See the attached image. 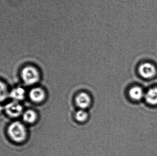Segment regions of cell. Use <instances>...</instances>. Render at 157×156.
<instances>
[{
	"label": "cell",
	"mask_w": 157,
	"mask_h": 156,
	"mask_svg": "<svg viewBox=\"0 0 157 156\" xmlns=\"http://www.w3.org/2000/svg\"><path fill=\"white\" fill-rule=\"evenodd\" d=\"M7 133L13 141L17 143L24 142L27 136L25 126L19 122H13L9 125L7 128Z\"/></svg>",
	"instance_id": "6da1fadb"
},
{
	"label": "cell",
	"mask_w": 157,
	"mask_h": 156,
	"mask_svg": "<svg viewBox=\"0 0 157 156\" xmlns=\"http://www.w3.org/2000/svg\"><path fill=\"white\" fill-rule=\"evenodd\" d=\"M21 76L24 83L27 85H34L39 80V72L34 66H27L23 68Z\"/></svg>",
	"instance_id": "7a4b0ae2"
},
{
	"label": "cell",
	"mask_w": 157,
	"mask_h": 156,
	"mask_svg": "<svg viewBox=\"0 0 157 156\" xmlns=\"http://www.w3.org/2000/svg\"><path fill=\"white\" fill-rule=\"evenodd\" d=\"M4 109L7 114L12 118H16L23 113V107L18 102L16 101L7 103Z\"/></svg>",
	"instance_id": "3957f363"
},
{
	"label": "cell",
	"mask_w": 157,
	"mask_h": 156,
	"mask_svg": "<svg viewBox=\"0 0 157 156\" xmlns=\"http://www.w3.org/2000/svg\"><path fill=\"white\" fill-rule=\"evenodd\" d=\"M138 71L141 76L145 78H153L156 73L155 66L149 63H145L140 65Z\"/></svg>",
	"instance_id": "277c9868"
},
{
	"label": "cell",
	"mask_w": 157,
	"mask_h": 156,
	"mask_svg": "<svg viewBox=\"0 0 157 156\" xmlns=\"http://www.w3.org/2000/svg\"><path fill=\"white\" fill-rule=\"evenodd\" d=\"M30 100L35 103H39L44 100L46 97L44 91L40 88H34L29 92Z\"/></svg>",
	"instance_id": "5b68a950"
},
{
	"label": "cell",
	"mask_w": 157,
	"mask_h": 156,
	"mask_svg": "<svg viewBox=\"0 0 157 156\" xmlns=\"http://www.w3.org/2000/svg\"><path fill=\"white\" fill-rule=\"evenodd\" d=\"M77 106L82 110L87 108L90 104V98L86 93H81L78 94L75 99Z\"/></svg>",
	"instance_id": "8992f818"
},
{
	"label": "cell",
	"mask_w": 157,
	"mask_h": 156,
	"mask_svg": "<svg viewBox=\"0 0 157 156\" xmlns=\"http://www.w3.org/2000/svg\"><path fill=\"white\" fill-rule=\"evenodd\" d=\"M25 91L22 87H17L13 89L10 93L9 96L14 101L18 102L24 100L25 97Z\"/></svg>",
	"instance_id": "52a82bcc"
},
{
	"label": "cell",
	"mask_w": 157,
	"mask_h": 156,
	"mask_svg": "<svg viewBox=\"0 0 157 156\" xmlns=\"http://www.w3.org/2000/svg\"><path fill=\"white\" fill-rule=\"evenodd\" d=\"M146 101L151 105L157 104V88L150 89L145 95Z\"/></svg>",
	"instance_id": "ba28073f"
},
{
	"label": "cell",
	"mask_w": 157,
	"mask_h": 156,
	"mask_svg": "<svg viewBox=\"0 0 157 156\" xmlns=\"http://www.w3.org/2000/svg\"><path fill=\"white\" fill-rule=\"evenodd\" d=\"M129 93L130 97L135 100H141L144 95L143 89L140 87L137 86L130 89Z\"/></svg>",
	"instance_id": "9c48e42d"
},
{
	"label": "cell",
	"mask_w": 157,
	"mask_h": 156,
	"mask_svg": "<svg viewBox=\"0 0 157 156\" xmlns=\"http://www.w3.org/2000/svg\"><path fill=\"white\" fill-rule=\"evenodd\" d=\"M36 114L32 110H28L23 114V120L27 123H33L36 122Z\"/></svg>",
	"instance_id": "30bf717a"
},
{
	"label": "cell",
	"mask_w": 157,
	"mask_h": 156,
	"mask_svg": "<svg viewBox=\"0 0 157 156\" xmlns=\"http://www.w3.org/2000/svg\"><path fill=\"white\" fill-rule=\"evenodd\" d=\"M9 95L6 85L0 81V103L5 100Z\"/></svg>",
	"instance_id": "8fae6325"
},
{
	"label": "cell",
	"mask_w": 157,
	"mask_h": 156,
	"mask_svg": "<svg viewBox=\"0 0 157 156\" xmlns=\"http://www.w3.org/2000/svg\"><path fill=\"white\" fill-rule=\"evenodd\" d=\"M75 119L79 122H84L86 120L88 114L84 110L80 109L75 113Z\"/></svg>",
	"instance_id": "7c38bea8"
},
{
	"label": "cell",
	"mask_w": 157,
	"mask_h": 156,
	"mask_svg": "<svg viewBox=\"0 0 157 156\" xmlns=\"http://www.w3.org/2000/svg\"><path fill=\"white\" fill-rule=\"evenodd\" d=\"M3 108L2 107V106L0 105V112H1L3 111Z\"/></svg>",
	"instance_id": "4fadbf2b"
}]
</instances>
